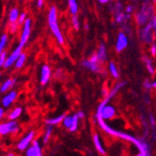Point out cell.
I'll use <instances>...</instances> for the list:
<instances>
[{"instance_id":"ffe728a7","label":"cell","mask_w":156,"mask_h":156,"mask_svg":"<svg viewBox=\"0 0 156 156\" xmlns=\"http://www.w3.org/2000/svg\"><path fill=\"white\" fill-rule=\"evenodd\" d=\"M22 112H23V108H14L11 112H10V114L9 116V119L10 121H15L17 118L20 117V115L22 114Z\"/></svg>"},{"instance_id":"f35d334b","label":"cell","mask_w":156,"mask_h":156,"mask_svg":"<svg viewBox=\"0 0 156 156\" xmlns=\"http://www.w3.org/2000/svg\"><path fill=\"white\" fill-rule=\"evenodd\" d=\"M136 156H150V152H139V154H137Z\"/></svg>"},{"instance_id":"6da1fadb","label":"cell","mask_w":156,"mask_h":156,"mask_svg":"<svg viewBox=\"0 0 156 156\" xmlns=\"http://www.w3.org/2000/svg\"><path fill=\"white\" fill-rule=\"evenodd\" d=\"M96 118V121L97 122L99 123L101 128L108 134H109L110 136H117L119 138H122V139H124V140H127V141H130L133 144H135L138 150L141 151V152H150L149 151V146L143 142V141L141 140H138L137 138H136L135 136H131V135H128V134H125V133H122V132H120V131H117L115 129L111 128L110 126H108L106 122H105V120H103L101 117L99 116H95Z\"/></svg>"},{"instance_id":"ac0fdd59","label":"cell","mask_w":156,"mask_h":156,"mask_svg":"<svg viewBox=\"0 0 156 156\" xmlns=\"http://www.w3.org/2000/svg\"><path fill=\"white\" fill-rule=\"evenodd\" d=\"M68 7L70 13L72 15H77V13L79 11V6L77 3V0H68Z\"/></svg>"},{"instance_id":"3957f363","label":"cell","mask_w":156,"mask_h":156,"mask_svg":"<svg viewBox=\"0 0 156 156\" xmlns=\"http://www.w3.org/2000/svg\"><path fill=\"white\" fill-rule=\"evenodd\" d=\"M48 23L50 26V29L52 32V34L54 35L56 40L59 44L63 45L65 42V38L64 36L60 30V27L58 24V20H57V10H56L55 7H51L49 14H48Z\"/></svg>"},{"instance_id":"836d02e7","label":"cell","mask_w":156,"mask_h":156,"mask_svg":"<svg viewBox=\"0 0 156 156\" xmlns=\"http://www.w3.org/2000/svg\"><path fill=\"white\" fill-rule=\"evenodd\" d=\"M151 55L153 56H156V44L155 43H152L151 46Z\"/></svg>"},{"instance_id":"8992f818","label":"cell","mask_w":156,"mask_h":156,"mask_svg":"<svg viewBox=\"0 0 156 156\" xmlns=\"http://www.w3.org/2000/svg\"><path fill=\"white\" fill-rule=\"evenodd\" d=\"M19 130L18 123L15 121H10L0 125V134L2 136L8 135L9 133H15Z\"/></svg>"},{"instance_id":"e575fe53","label":"cell","mask_w":156,"mask_h":156,"mask_svg":"<svg viewBox=\"0 0 156 156\" xmlns=\"http://www.w3.org/2000/svg\"><path fill=\"white\" fill-rule=\"evenodd\" d=\"M44 5V0H37V6L38 9H41Z\"/></svg>"},{"instance_id":"1f68e13d","label":"cell","mask_w":156,"mask_h":156,"mask_svg":"<svg viewBox=\"0 0 156 156\" xmlns=\"http://www.w3.org/2000/svg\"><path fill=\"white\" fill-rule=\"evenodd\" d=\"M143 86H144V88L147 89L148 91L151 90V88H153V87H152V82H151L150 80H145V81H144V83H143Z\"/></svg>"},{"instance_id":"60d3db41","label":"cell","mask_w":156,"mask_h":156,"mask_svg":"<svg viewBox=\"0 0 156 156\" xmlns=\"http://www.w3.org/2000/svg\"><path fill=\"white\" fill-rule=\"evenodd\" d=\"M4 116V109H3V108H0V117H3Z\"/></svg>"},{"instance_id":"7c38bea8","label":"cell","mask_w":156,"mask_h":156,"mask_svg":"<svg viewBox=\"0 0 156 156\" xmlns=\"http://www.w3.org/2000/svg\"><path fill=\"white\" fill-rule=\"evenodd\" d=\"M97 57L99 62H105L108 59V53H107V48L104 43H101L99 46V49L97 50Z\"/></svg>"},{"instance_id":"7a4b0ae2","label":"cell","mask_w":156,"mask_h":156,"mask_svg":"<svg viewBox=\"0 0 156 156\" xmlns=\"http://www.w3.org/2000/svg\"><path fill=\"white\" fill-rule=\"evenodd\" d=\"M153 17L154 9L151 4L150 0H143L139 11L136 14V21L137 24L140 26H144L147 23H151Z\"/></svg>"},{"instance_id":"7bdbcfd3","label":"cell","mask_w":156,"mask_h":156,"mask_svg":"<svg viewBox=\"0 0 156 156\" xmlns=\"http://www.w3.org/2000/svg\"><path fill=\"white\" fill-rule=\"evenodd\" d=\"M85 29H86V30L89 29V25L88 24H85Z\"/></svg>"},{"instance_id":"d6986e66","label":"cell","mask_w":156,"mask_h":156,"mask_svg":"<svg viewBox=\"0 0 156 156\" xmlns=\"http://www.w3.org/2000/svg\"><path fill=\"white\" fill-rule=\"evenodd\" d=\"M65 118L64 114H61L57 117H54V118H51V119H47L46 120V123L49 125H55V124H58L60 122H63V120Z\"/></svg>"},{"instance_id":"ab89813d","label":"cell","mask_w":156,"mask_h":156,"mask_svg":"<svg viewBox=\"0 0 156 156\" xmlns=\"http://www.w3.org/2000/svg\"><path fill=\"white\" fill-rule=\"evenodd\" d=\"M98 1L100 2L101 4H107V3L109 2V0H98Z\"/></svg>"},{"instance_id":"f1b7e54d","label":"cell","mask_w":156,"mask_h":156,"mask_svg":"<svg viewBox=\"0 0 156 156\" xmlns=\"http://www.w3.org/2000/svg\"><path fill=\"white\" fill-rule=\"evenodd\" d=\"M7 52L6 51H0V66H4V64H5V62H6V60H7Z\"/></svg>"},{"instance_id":"603a6c76","label":"cell","mask_w":156,"mask_h":156,"mask_svg":"<svg viewBox=\"0 0 156 156\" xmlns=\"http://www.w3.org/2000/svg\"><path fill=\"white\" fill-rule=\"evenodd\" d=\"M72 122H73V115H67V116H65V118L63 120V124L66 128L69 129L70 127H71Z\"/></svg>"},{"instance_id":"8fae6325","label":"cell","mask_w":156,"mask_h":156,"mask_svg":"<svg viewBox=\"0 0 156 156\" xmlns=\"http://www.w3.org/2000/svg\"><path fill=\"white\" fill-rule=\"evenodd\" d=\"M26 156H42L41 148H40L37 141H34L33 146L27 150Z\"/></svg>"},{"instance_id":"f546056e","label":"cell","mask_w":156,"mask_h":156,"mask_svg":"<svg viewBox=\"0 0 156 156\" xmlns=\"http://www.w3.org/2000/svg\"><path fill=\"white\" fill-rule=\"evenodd\" d=\"M20 25L17 23H10V26H9V32L11 33H16L18 31V27Z\"/></svg>"},{"instance_id":"5bb4252c","label":"cell","mask_w":156,"mask_h":156,"mask_svg":"<svg viewBox=\"0 0 156 156\" xmlns=\"http://www.w3.org/2000/svg\"><path fill=\"white\" fill-rule=\"evenodd\" d=\"M15 82H16V79H9V80H5L3 83H2V85H1V92L2 94L3 93H5V92H7L9 89H10V88H12L13 86H14V84H15Z\"/></svg>"},{"instance_id":"4316f807","label":"cell","mask_w":156,"mask_h":156,"mask_svg":"<svg viewBox=\"0 0 156 156\" xmlns=\"http://www.w3.org/2000/svg\"><path fill=\"white\" fill-rule=\"evenodd\" d=\"M71 23H72V26H73V28H74V29H75L76 31H78V30L80 29V20H79V18H78L77 15H72Z\"/></svg>"},{"instance_id":"5b68a950","label":"cell","mask_w":156,"mask_h":156,"mask_svg":"<svg viewBox=\"0 0 156 156\" xmlns=\"http://www.w3.org/2000/svg\"><path fill=\"white\" fill-rule=\"evenodd\" d=\"M81 65L82 66L89 69L90 71L94 73H99L101 71V67H100V65H99V60H98L96 53L93 54L89 59L83 60Z\"/></svg>"},{"instance_id":"ee69618b","label":"cell","mask_w":156,"mask_h":156,"mask_svg":"<svg viewBox=\"0 0 156 156\" xmlns=\"http://www.w3.org/2000/svg\"><path fill=\"white\" fill-rule=\"evenodd\" d=\"M8 156H14V153H9Z\"/></svg>"},{"instance_id":"277c9868","label":"cell","mask_w":156,"mask_h":156,"mask_svg":"<svg viewBox=\"0 0 156 156\" xmlns=\"http://www.w3.org/2000/svg\"><path fill=\"white\" fill-rule=\"evenodd\" d=\"M139 37L141 41L144 42L145 44L150 45L153 43V39H154V32H153V28L151 23H147L144 25L139 32Z\"/></svg>"},{"instance_id":"4dcf8cb0","label":"cell","mask_w":156,"mask_h":156,"mask_svg":"<svg viewBox=\"0 0 156 156\" xmlns=\"http://www.w3.org/2000/svg\"><path fill=\"white\" fill-rule=\"evenodd\" d=\"M25 21H26V14L23 12V13H22L21 15H20L17 23H18L19 25H22V24H23V23H25Z\"/></svg>"},{"instance_id":"ba28073f","label":"cell","mask_w":156,"mask_h":156,"mask_svg":"<svg viewBox=\"0 0 156 156\" xmlns=\"http://www.w3.org/2000/svg\"><path fill=\"white\" fill-rule=\"evenodd\" d=\"M51 77V67L47 65L42 66L41 67V72H40V83L41 85H46L49 83L50 79Z\"/></svg>"},{"instance_id":"e0dca14e","label":"cell","mask_w":156,"mask_h":156,"mask_svg":"<svg viewBox=\"0 0 156 156\" xmlns=\"http://www.w3.org/2000/svg\"><path fill=\"white\" fill-rule=\"evenodd\" d=\"M115 17H116V22L118 23H126V22L131 18V15L129 13L122 12V13L118 14V15H116Z\"/></svg>"},{"instance_id":"d590c367","label":"cell","mask_w":156,"mask_h":156,"mask_svg":"<svg viewBox=\"0 0 156 156\" xmlns=\"http://www.w3.org/2000/svg\"><path fill=\"white\" fill-rule=\"evenodd\" d=\"M150 122L151 124V126L154 128V125H155V120L153 118V115L152 114H150Z\"/></svg>"},{"instance_id":"52a82bcc","label":"cell","mask_w":156,"mask_h":156,"mask_svg":"<svg viewBox=\"0 0 156 156\" xmlns=\"http://www.w3.org/2000/svg\"><path fill=\"white\" fill-rule=\"evenodd\" d=\"M127 46H128V37H127L126 34L123 32H120L117 36V40H116V51L117 52H122Z\"/></svg>"},{"instance_id":"30bf717a","label":"cell","mask_w":156,"mask_h":156,"mask_svg":"<svg viewBox=\"0 0 156 156\" xmlns=\"http://www.w3.org/2000/svg\"><path fill=\"white\" fill-rule=\"evenodd\" d=\"M16 98H17V92L16 91H11L9 92L8 94H6L3 99H2V106L5 107V108H8L9 107L14 101L16 100Z\"/></svg>"},{"instance_id":"b9f144b4","label":"cell","mask_w":156,"mask_h":156,"mask_svg":"<svg viewBox=\"0 0 156 156\" xmlns=\"http://www.w3.org/2000/svg\"><path fill=\"white\" fill-rule=\"evenodd\" d=\"M152 87H153L154 89H156V80L152 82Z\"/></svg>"},{"instance_id":"7402d4cb","label":"cell","mask_w":156,"mask_h":156,"mask_svg":"<svg viewBox=\"0 0 156 156\" xmlns=\"http://www.w3.org/2000/svg\"><path fill=\"white\" fill-rule=\"evenodd\" d=\"M25 61H26V54L23 52V53L19 56V58L17 59V61L15 62V64H14V66H15V68H17V69L22 68V67L23 66Z\"/></svg>"},{"instance_id":"d6a6232c","label":"cell","mask_w":156,"mask_h":156,"mask_svg":"<svg viewBox=\"0 0 156 156\" xmlns=\"http://www.w3.org/2000/svg\"><path fill=\"white\" fill-rule=\"evenodd\" d=\"M151 24H152V28H153V32H154V37L156 38V15H154V17L152 18V20L151 21Z\"/></svg>"},{"instance_id":"9c48e42d","label":"cell","mask_w":156,"mask_h":156,"mask_svg":"<svg viewBox=\"0 0 156 156\" xmlns=\"http://www.w3.org/2000/svg\"><path fill=\"white\" fill-rule=\"evenodd\" d=\"M34 135H35V133L33 132V131H31V132H29L28 133L20 142L18 143V149L20 150V151H24L27 147H28V145H29L31 142H32V140H33V137H34Z\"/></svg>"},{"instance_id":"bcb514c9","label":"cell","mask_w":156,"mask_h":156,"mask_svg":"<svg viewBox=\"0 0 156 156\" xmlns=\"http://www.w3.org/2000/svg\"><path fill=\"white\" fill-rule=\"evenodd\" d=\"M31 1H33V0H31Z\"/></svg>"},{"instance_id":"2e32d148","label":"cell","mask_w":156,"mask_h":156,"mask_svg":"<svg viewBox=\"0 0 156 156\" xmlns=\"http://www.w3.org/2000/svg\"><path fill=\"white\" fill-rule=\"evenodd\" d=\"M94 146H95L96 150L99 152L102 153V154H105L106 153V151H105V150H104V148H103V146L101 144L100 138H99V136L97 134H94Z\"/></svg>"},{"instance_id":"8d00e7d4","label":"cell","mask_w":156,"mask_h":156,"mask_svg":"<svg viewBox=\"0 0 156 156\" xmlns=\"http://www.w3.org/2000/svg\"><path fill=\"white\" fill-rule=\"evenodd\" d=\"M132 11H133V7L132 6H127L126 7V9H125V12L126 13H129L130 14Z\"/></svg>"},{"instance_id":"f6af8a7d","label":"cell","mask_w":156,"mask_h":156,"mask_svg":"<svg viewBox=\"0 0 156 156\" xmlns=\"http://www.w3.org/2000/svg\"><path fill=\"white\" fill-rule=\"evenodd\" d=\"M153 1H155V2H156V0H153Z\"/></svg>"},{"instance_id":"484cf974","label":"cell","mask_w":156,"mask_h":156,"mask_svg":"<svg viewBox=\"0 0 156 156\" xmlns=\"http://www.w3.org/2000/svg\"><path fill=\"white\" fill-rule=\"evenodd\" d=\"M122 9H123V5H122V2H120V1H118V2L114 5V7H113V12H114L115 16L122 12Z\"/></svg>"},{"instance_id":"44dd1931","label":"cell","mask_w":156,"mask_h":156,"mask_svg":"<svg viewBox=\"0 0 156 156\" xmlns=\"http://www.w3.org/2000/svg\"><path fill=\"white\" fill-rule=\"evenodd\" d=\"M108 71L110 73V75L113 77L117 79L119 77V71H118V68L116 66V65L113 63V62H109L108 64Z\"/></svg>"},{"instance_id":"d4e9b609","label":"cell","mask_w":156,"mask_h":156,"mask_svg":"<svg viewBox=\"0 0 156 156\" xmlns=\"http://www.w3.org/2000/svg\"><path fill=\"white\" fill-rule=\"evenodd\" d=\"M8 35L7 34H4L1 36V38H0V51H3L4 49L6 48L7 44H8Z\"/></svg>"},{"instance_id":"83f0119b","label":"cell","mask_w":156,"mask_h":156,"mask_svg":"<svg viewBox=\"0 0 156 156\" xmlns=\"http://www.w3.org/2000/svg\"><path fill=\"white\" fill-rule=\"evenodd\" d=\"M51 132H52V127H51V125H50L48 127V129L46 130V132H45L44 136H43V143H47L49 141V139L51 137Z\"/></svg>"},{"instance_id":"4fadbf2b","label":"cell","mask_w":156,"mask_h":156,"mask_svg":"<svg viewBox=\"0 0 156 156\" xmlns=\"http://www.w3.org/2000/svg\"><path fill=\"white\" fill-rule=\"evenodd\" d=\"M142 60L147 67V70H148V72L151 74V75H153L155 73V67L153 66V63L151 61V58H149L148 56H143L142 57Z\"/></svg>"},{"instance_id":"cb8c5ba5","label":"cell","mask_w":156,"mask_h":156,"mask_svg":"<svg viewBox=\"0 0 156 156\" xmlns=\"http://www.w3.org/2000/svg\"><path fill=\"white\" fill-rule=\"evenodd\" d=\"M79 116L76 113V114L73 115V122H72V124H71V127L69 128V131L70 132H75L77 129H78V124H79Z\"/></svg>"},{"instance_id":"9a60e30c","label":"cell","mask_w":156,"mask_h":156,"mask_svg":"<svg viewBox=\"0 0 156 156\" xmlns=\"http://www.w3.org/2000/svg\"><path fill=\"white\" fill-rule=\"evenodd\" d=\"M19 17H20V13H19L18 9H16V8L11 9V10L9 11V23H17Z\"/></svg>"},{"instance_id":"74e56055","label":"cell","mask_w":156,"mask_h":156,"mask_svg":"<svg viewBox=\"0 0 156 156\" xmlns=\"http://www.w3.org/2000/svg\"><path fill=\"white\" fill-rule=\"evenodd\" d=\"M77 114H78L79 118H80V119L84 118V112H83V111H78Z\"/></svg>"}]
</instances>
